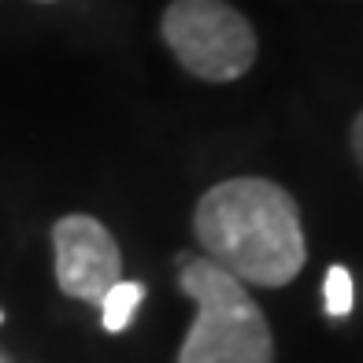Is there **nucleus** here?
<instances>
[{
    "label": "nucleus",
    "instance_id": "obj_8",
    "mask_svg": "<svg viewBox=\"0 0 363 363\" xmlns=\"http://www.w3.org/2000/svg\"><path fill=\"white\" fill-rule=\"evenodd\" d=\"M38 4H56V0H38Z\"/></svg>",
    "mask_w": 363,
    "mask_h": 363
},
{
    "label": "nucleus",
    "instance_id": "obj_1",
    "mask_svg": "<svg viewBox=\"0 0 363 363\" xmlns=\"http://www.w3.org/2000/svg\"><path fill=\"white\" fill-rule=\"evenodd\" d=\"M196 241L245 286L282 289L304 271L308 241L301 208L271 178H230L211 186L193 216Z\"/></svg>",
    "mask_w": 363,
    "mask_h": 363
},
{
    "label": "nucleus",
    "instance_id": "obj_4",
    "mask_svg": "<svg viewBox=\"0 0 363 363\" xmlns=\"http://www.w3.org/2000/svg\"><path fill=\"white\" fill-rule=\"evenodd\" d=\"M52 256L60 289L82 304H101V296L123 278L119 245L93 216H63L52 226Z\"/></svg>",
    "mask_w": 363,
    "mask_h": 363
},
{
    "label": "nucleus",
    "instance_id": "obj_2",
    "mask_svg": "<svg viewBox=\"0 0 363 363\" xmlns=\"http://www.w3.org/2000/svg\"><path fill=\"white\" fill-rule=\"evenodd\" d=\"M182 293L196 304V319L178 349V363H274L267 315L230 271L216 259L182 263Z\"/></svg>",
    "mask_w": 363,
    "mask_h": 363
},
{
    "label": "nucleus",
    "instance_id": "obj_7",
    "mask_svg": "<svg viewBox=\"0 0 363 363\" xmlns=\"http://www.w3.org/2000/svg\"><path fill=\"white\" fill-rule=\"evenodd\" d=\"M352 156H356L359 171H363V111L356 115V123H352Z\"/></svg>",
    "mask_w": 363,
    "mask_h": 363
},
{
    "label": "nucleus",
    "instance_id": "obj_5",
    "mask_svg": "<svg viewBox=\"0 0 363 363\" xmlns=\"http://www.w3.org/2000/svg\"><path fill=\"white\" fill-rule=\"evenodd\" d=\"M141 282H115L104 296H101V319H104V330L108 334H119V330H126L130 323H134V311L141 304Z\"/></svg>",
    "mask_w": 363,
    "mask_h": 363
},
{
    "label": "nucleus",
    "instance_id": "obj_6",
    "mask_svg": "<svg viewBox=\"0 0 363 363\" xmlns=\"http://www.w3.org/2000/svg\"><path fill=\"white\" fill-rule=\"evenodd\" d=\"M323 301H326V311H330V315H337V319L352 311V301H356V282H352L349 267L334 263V267L326 271V278H323Z\"/></svg>",
    "mask_w": 363,
    "mask_h": 363
},
{
    "label": "nucleus",
    "instance_id": "obj_9",
    "mask_svg": "<svg viewBox=\"0 0 363 363\" xmlns=\"http://www.w3.org/2000/svg\"><path fill=\"white\" fill-rule=\"evenodd\" d=\"M0 323H4V311H0Z\"/></svg>",
    "mask_w": 363,
    "mask_h": 363
},
{
    "label": "nucleus",
    "instance_id": "obj_3",
    "mask_svg": "<svg viewBox=\"0 0 363 363\" xmlns=\"http://www.w3.org/2000/svg\"><path fill=\"white\" fill-rule=\"evenodd\" d=\"M160 34L182 67L204 82H238L259 52L252 23L226 0H171Z\"/></svg>",
    "mask_w": 363,
    "mask_h": 363
},
{
    "label": "nucleus",
    "instance_id": "obj_10",
    "mask_svg": "<svg viewBox=\"0 0 363 363\" xmlns=\"http://www.w3.org/2000/svg\"><path fill=\"white\" fill-rule=\"evenodd\" d=\"M0 363H8V359H4V356H0Z\"/></svg>",
    "mask_w": 363,
    "mask_h": 363
}]
</instances>
